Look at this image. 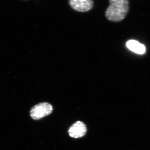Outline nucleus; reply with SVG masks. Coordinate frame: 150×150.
Returning a JSON list of instances; mask_svg holds the SVG:
<instances>
[{
    "label": "nucleus",
    "mask_w": 150,
    "mask_h": 150,
    "mask_svg": "<svg viewBox=\"0 0 150 150\" xmlns=\"http://www.w3.org/2000/svg\"><path fill=\"white\" fill-rule=\"evenodd\" d=\"M110 5L105 11L106 18L112 22H119L126 17L129 8L127 0H111Z\"/></svg>",
    "instance_id": "obj_1"
},
{
    "label": "nucleus",
    "mask_w": 150,
    "mask_h": 150,
    "mask_svg": "<svg viewBox=\"0 0 150 150\" xmlns=\"http://www.w3.org/2000/svg\"><path fill=\"white\" fill-rule=\"evenodd\" d=\"M53 110V106L50 103L47 102L40 103L35 105L31 108L30 115L34 120H40L51 114Z\"/></svg>",
    "instance_id": "obj_2"
},
{
    "label": "nucleus",
    "mask_w": 150,
    "mask_h": 150,
    "mask_svg": "<svg viewBox=\"0 0 150 150\" xmlns=\"http://www.w3.org/2000/svg\"><path fill=\"white\" fill-rule=\"evenodd\" d=\"M86 132L87 127L86 124L83 122L80 121L74 123L68 130L70 137L74 139L83 137Z\"/></svg>",
    "instance_id": "obj_3"
},
{
    "label": "nucleus",
    "mask_w": 150,
    "mask_h": 150,
    "mask_svg": "<svg viewBox=\"0 0 150 150\" xmlns=\"http://www.w3.org/2000/svg\"><path fill=\"white\" fill-rule=\"evenodd\" d=\"M69 4L74 10L83 12L91 10L93 2L91 0H70Z\"/></svg>",
    "instance_id": "obj_4"
},
{
    "label": "nucleus",
    "mask_w": 150,
    "mask_h": 150,
    "mask_svg": "<svg viewBox=\"0 0 150 150\" xmlns=\"http://www.w3.org/2000/svg\"><path fill=\"white\" fill-rule=\"evenodd\" d=\"M126 46L129 50L136 54H143L146 52V47L144 44L134 40H129L126 43Z\"/></svg>",
    "instance_id": "obj_5"
}]
</instances>
